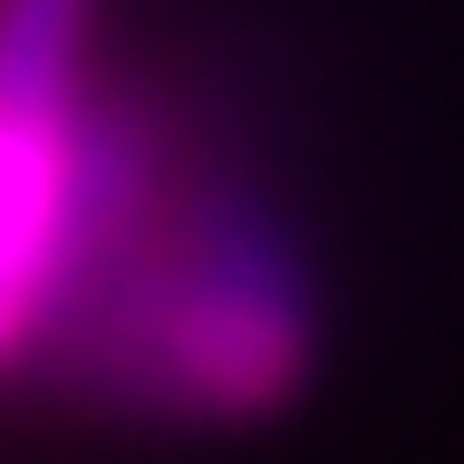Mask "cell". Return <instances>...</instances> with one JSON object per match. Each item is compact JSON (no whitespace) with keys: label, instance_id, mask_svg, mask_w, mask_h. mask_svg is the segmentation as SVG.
I'll return each instance as SVG.
<instances>
[{"label":"cell","instance_id":"7a4b0ae2","mask_svg":"<svg viewBox=\"0 0 464 464\" xmlns=\"http://www.w3.org/2000/svg\"><path fill=\"white\" fill-rule=\"evenodd\" d=\"M126 184H136V165L116 155L97 116L39 126V116L0 107V358H20L58 319L78 261L107 242Z\"/></svg>","mask_w":464,"mask_h":464},{"label":"cell","instance_id":"6da1fadb","mask_svg":"<svg viewBox=\"0 0 464 464\" xmlns=\"http://www.w3.org/2000/svg\"><path fill=\"white\" fill-rule=\"evenodd\" d=\"M97 377L165 416H261L310 377V290L281 232L242 203H203L145 252L97 319Z\"/></svg>","mask_w":464,"mask_h":464},{"label":"cell","instance_id":"3957f363","mask_svg":"<svg viewBox=\"0 0 464 464\" xmlns=\"http://www.w3.org/2000/svg\"><path fill=\"white\" fill-rule=\"evenodd\" d=\"M87 0H0V107L39 126L87 116Z\"/></svg>","mask_w":464,"mask_h":464}]
</instances>
